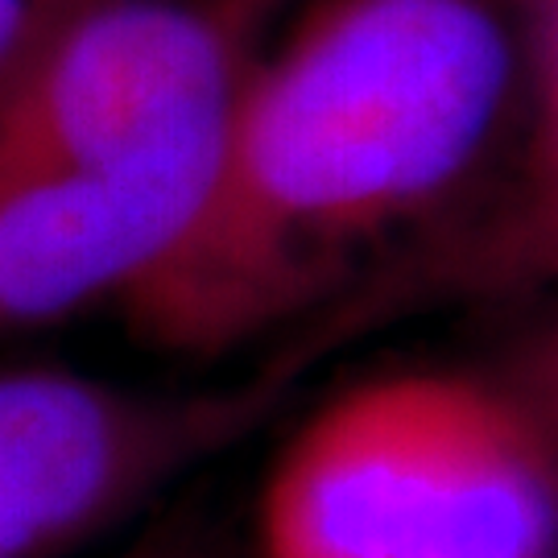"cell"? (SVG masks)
Instances as JSON below:
<instances>
[{
	"instance_id": "obj_1",
	"label": "cell",
	"mask_w": 558,
	"mask_h": 558,
	"mask_svg": "<svg viewBox=\"0 0 558 558\" xmlns=\"http://www.w3.org/2000/svg\"><path fill=\"white\" fill-rule=\"evenodd\" d=\"M521 0H315L240 92L199 220L120 306L182 360L302 331L468 203L513 124Z\"/></svg>"
},
{
	"instance_id": "obj_2",
	"label": "cell",
	"mask_w": 558,
	"mask_h": 558,
	"mask_svg": "<svg viewBox=\"0 0 558 558\" xmlns=\"http://www.w3.org/2000/svg\"><path fill=\"white\" fill-rule=\"evenodd\" d=\"M257 558H558V451L497 377L364 380L278 451Z\"/></svg>"
},
{
	"instance_id": "obj_3",
	"label": "cell",
	"mask_w": 558,
	"mask_h": 558,
	"mask_svg": "<svg viewBox=\"0 0 558 558\" xmlns=\"http://www.w3.org/2000/svg\"><path fill=\"white\" fill-rule=\"evenodd\" d=\"M319 348L306 327L248 377L199 385L0 364V558H71L166 509L278 414Z\"/></svg>"
},
{
	"instance_id": "obj_4",
	"label": "cell",
	"mask_w": 558,
	"mask_h": 558,
	"mask_svg": "<svg viewBox=\"0 0 558 558\" xmlns=\"http://www.w3.org/2000/svg\"><path fill=\"white\" fill-rule=\"evenodd\" d=\"M290 0H80L0 117V161L216 182L240 92Z\"/></svg>"
},
{
	"instance_id": "obj_5",
	"label": "cell",
	"mask_w": 558,
	"mask_h": 558,
	"mask_svg": "<svg viewBox=\"0 0 558 558\" xmlns=\"http://www.w3.org/2000/svg\"><path fill=\"white\" fill-rule=\"evenodd\" d=\"M211 182L0 161V348L124 306L199 220Z\"/></svg>"
},
{
	"instance_id": "obj_6",
	"label": "cell",
	"mask_w": 558,
	"mask_h": 558,
	"mask_svg": "<svg viewBox=\"0 0 558 558\" xmlns=\"http://www.w3.org/2000/svg\"><path fill=\"white\" fill-rule=\"evenodd\" d=\"M558 257V170L530 174L525 191L488 220L463 223L456 236L439 240L414 257L398 278V302L426 286H493L538 269Z\"/></svg>"
},
{
	"instance_id": "obj_7",
	"label": "cell",
	"mask_w": 558,
	"mask_h": 558,
	"mask_svg": "<svg viewBox=\"0 0 558 558\" xmlns=\"http://www.w3.org/2000/svg\"><path fill=\"white\" fill-rule=\"evenodd\" d=\"M112 558H232V550L220 518L195 497H182L141 521L129 546Z\"/></svg>"
},
{
	"instance_id": "obj_8",
	"label": "cell",
	"mask_w": 558,
	"mask_h": 558,
	"mask_svg": "<svg viewBox=\"0 0 558 558\" xmlns=\"http://www.w3.org/2000/svg\"><path fill=\"white\" fill-rule=\"evenodd\" d=\"M80 0H0V117Z\"/></svg>"
},
{
	"instance_id": "obj_9",
	"label": "cell",
	"mask_w": 558,
	"mask_h": 558,
	"mask_svg": "<svg viewBox=\"0 0 558 558\" xmlns=\"http://www.w3.org/2000/svg\"><path fill=\"white\" fill-rule=\"evenodd\" d=\"M525 34H530V66L538 83V145L530 174L558 170V0H521Z\"/></svg>"
},
{
	"instance_id": "obj_10",
	"label": "cell",
	"mask_w": 558,
	"mask_h": 558,
	"mask_svg": "<svg viewBox=\"0 0 558 558\" xmlns=\"http://www.w3.org/2000/svg\"><path fill=\"white\" fill-rule=\"evenodd\" d=\"M497 380L521 401V410L538 422V430L558 451V327L530 339L513 356L509 373Z\"/></svg>"
}]
</instances>
